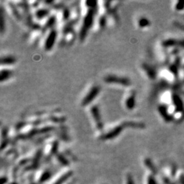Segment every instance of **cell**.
<instances>
[{
    "label": "cell",
    "instance_id": "3957f363",
    "mask_svg": "<svg viewBox=\"0 0 184 184\" xmlns=\"http://www.w3.org/2000/svg\"><path fill=\"white\" fill-rule=\"evenodd\" d=\"M52 172L49 169H45L38 171L34 177V182L38 184H43L49 182L52 178Z\"/></svg>",
    "mask_w": 184,
    "mask_h": 184
},
{
    "label": "cell",
    "instance_id": "9a60e30c",
    "mask_svg": "<svg viewBox=\"0 0 184 184\" xmlns=\"http://www.w3.org/2000/svg\"><path fill=\"white\" fill-rule=\"evenodd\" d=\"M92 115H93V117H94L95 121L96 123H97L98 125V128L101 130L102 128V122H101V119H100V114H99V111L98 109H96L95 107H93L92 109Z\"/></svg>",
    "mask_w": 184,
    "mask_h": 184
},
{
    "label": "cell",
    "instance_id": "277c9868",
    "mask_svg": "<svg viewBox=\"0 0 184 184\" xmlns=\"http://www.w3.org/2000/svg\"><path fill=\"white\" fill-rule=\"evenodd\" d=\"M177 93L171 89H166L160 95V104L164 106H168L173 102Z\"/></svg>",
    "mask_w": 184,
    "mask_h": 184
},
{
    "label": "cell",
    "instance_id": "cb8c5ba5",
    "mask_svg": "<svg viewBox=\"0 0 184 184\" xmlns=\"http://www.w3.org/2000/svg\"><path fill=\"white\" fill-rule=\"evenodd\" d=\"M178 94L179 95V96L182 98V100H184V90H180Z\"/></svg>",
    "mask_w": 184,
    "mask_h": 184
},
{
    "label": "cell",
    "instance_id": "484cf974",
    "mask_svg": "<svg viewBox=\"0 0 184 184\" xmlns=\"http://www.w3.org/2000/svg\"><path fill=\"white\" fill-rule=\"evenodd\" d=\"M99 184H104V183H99Z\"/></svg>",
    "mask_w": 184,
    "mask_h": 184
},
{
    "label": "cell",
    "instance_id": "d6986e66",
    "mask_svg": "<svg viewBox=\"0 0 184 184\" xmlns=\"http://www.w3.org/2000/svg\"><path fill=\"white\" fill-rule=\"evenodd\" d=\"M123 184H135L134 177L130 172H126L123 177Z\"/></svg>",
    "mask_w": 184,
    "mask_h": 184
},
{
    "label": "cell",
    "instance_id": "5b68a950",
    "mask_svg": "<svg viewBox=\"0 0 184 184\" xmlns=\"http://www.w3.org/2000/svg\"><path fill=\"white\" fill-rule=\"evenodd\" d=\"M142 165L144 168L147 170V172L157 175L158 174V171L157 167L153 163V160L149 157H145L142 160Z\"/></svg>",
    "mask_w": 184,
    "mask_h": 184
},
{
    "label": "cell",
    "instance_id": "ba28073f",
    "mask_svg": "<svg viewBox=\"0 0 184 184\" xmlns=\"http://www.w3.org/2000/svg\"><path fill=\"white\" fill-rule=\"evenodd\" d=\"M98 93H99V88L98 87H94L93 88H92L91 89V91L89 92L88 94L85 97L84 100L83 101V105L88 104L90 102H92L93 99L96 97V95H98Z\"/></svg>",
    "mask_w": 184,
    "mask_h": 184
},
{
    "label": "cell",
    "instance_id": "8fae6325",
    "mask_svg": "<svg viewBox=\"0 0 184 184\" xmlns=\"http://www.w3.org/2000/svg\"><path fill=\"white\" fill-rule=\"evenodd\" d=\"M122 130V126H118V127L114 128L113 130H111V132H110L106 134L105 135H104L102 136V139L104 140H109V139H114L118 136L121 133V132Z\"/></svg>",
    "mask_w": 184,
    "mask_h": 184
},
{
    "label": "cell",
    "instance_id": "4316f807",
    "mask_svg": "<svg viewBox=\"0 0 184 184\" xmlns=\"http://www.w3.org/2000/svg\"><path fill=\"white\" fill-rule=\"evenodd\" d=\"M67 184H69V183H67Z\"/></svg>",
    "mask_w": 184,
    "mask_h": 184
},
{
    "label": "cell",
    "instance_id": "6da1fadb",
    "mask_svg": "<svg viewBox=\"0 0 184 184\" xmlns=\"http://www.w3.org/2000/svg\"><path fill=\"white\" fill-rule=\"evenodd\" d=\"M179 72V71H177L174 68L170 67L169 65H167L160 70V77L162 79L164 82L177 85Z\"/></svg>",
    "mask_w": 184,
    "mask_h": 184
},
{
    "label": "cell",
    "instance_id": "ffe728a7",
    "mask_svg": "<svg viewBox=\"0 0 184 184\" xmlns=\"http://www.w3.org/2000/svg\"><path fill=\"white\" fill-rule=\"evenodd\" d=\"M150 25V21L149 19L145 17H141L139 20V26L141 28H145Z\"/></svg>",
    "mask_w": 184,
    "mask_h": 184
},
{
    "label": "cell",
    "instance_id": "e0dca14e",
    "mask_svg": "<svg viewBox=\"0 0 184 184\" xmlns=\"http://www.w3.org/2000/svg\"><path fill=\"white\" fill-rule=\"evenodd\" d=\"M175 183V184H184V170L177 171Z\"/></svg>",
    "mask_w": 184,
    "mask_h": 184
},
{
    "label": "cell",
    "instance_id": "4fadbf2b",
    "mask_svg": "<svg viewBox=\"0 0 184 184\" xmlns=\"http://www.w3.org/2000/svg\"><path fill=\"white\" fill-rule=\"evenodd\" d=\"M171 8L174 12H182L184 10V1H173L172 2Z\"/></svg>",
    "mask_w": 184,
    "mask_h": 184
},
{
    "label": "cell",
    "instance_id": "7c38bea8",
    "mask_svg": "<svg viewBox=\"0 0 184 184\" xmlns=\"http://www.w3.org/2000/svg\"><path fill=\"white\" fill-rule=\"evenodd\" d=\"M55 37H56V32L53 30V31H51V34H49L47 38V40L46 41L45 47L47 50H50V49L53 46L54 41L55 40Z\"/></svg>",
    "mask_w": 184,
    "mask_h": 184
},
{
    "label": "cell",
    "instance_id": "9c48e42d",
    "mask_svg": "<svg viewBox=\"0 0 184 184\" xmlns=\"http://www.w3.org/2000/svg\"><path fill=\"white\" fill-rule=\"evenodd\" d=\"M105 80L107 83H115L123 85H130V81H129L128 79L125 78H117L116 76H108Z\"/></svg>",
    "mask_w": 184,
    "mask_h": 184
},
{
    "label": "cell",
    "instance_id": "603a6c76",
    "mask_svg": "<svg viewBox=\"0 0 184 184\" xmlns=\"http://www.w3.org/2000/svg\"><path fill=\"white\" fill-rule=\"evenodd\" d=\"M40 12H38L37 13V15L38 16H45L46 13H47V11H46V10H39Z\"/></svg>",
    "mask_w": 184,
    "mask_h": 184
},
{
    "label": "cell",
    "instance_id": "7402d4cb",
    "mask_svg": "<svg viewBox=\"0 0 184 184\" xmlns=\"http://www.w3.org/2000/svg\"><path fill=\"white\" fill-rule=\"evenodd\" d=\"M173 24H174V25L177 27V28L182 30V32H184V25L182 24L178 21H174Z\"/></svg>",
    "mask_w": 184,
    "mask_h": 184
},
{
    "label": "cell",
    "instance_id": "7a4b0ae2",
    "mask_svg": "<svg viewBox=\"0 0 184 184\" xmlns=\"http://www.w3.org/2000/svg\"><path fill=\"white\" fill-rule=\"evenodd\" d=\"M73 171L69 168H66L55 175L50 180L49 184H66L68 179L72 178Z\"/></svg>",
    "mask_w": 184,
    "mask_h": 184
},
{
    "label": "cell",
    "instance_id": "5bb4252c",
    "mask_svg": "<svg viewBox=\"0 0 184 184\" xmlns=\"http://www.w3.org/2000/svg\"><path fill=\"white\" fill-rule=\"evenodd\" d=\"M156 176L155 175L147 172L144 177V184H159Z\"/></svg>",
    "mask_w": 184,
    "mask_h": 184
},
{
    "label": "cell",
    "instance_id": "52a82bcc",
    "mask_svg": "<svg viewBox=\"0 0 184 184\" xmlns=\"http://www.w3.org/2000/svg\"><path fill=\"white\" fill-rule=\"evenodd\" d=\"M141 67L148 79H150V80H155L156 78V72L152 67H151L149 65L146 64H142Z\"/></svg>",
    "mask_w": 184,
    "mask_h": 184
},
{
    "label": "cell",
    "instance_id": "30bf717a",
    "mask_svg": "<svg viewBox=\"0 0 184 184\" xmlns=\"http://www.w3.org/2000/svg\"><path fill=\"white\" fill-rule=\"evenodd\" d=\"M55 156L57 160L59 163V164H61L62 166H64L65 168H69L70 165V162L67 156L62 154V153H57Z\"/></svg>",
    "mask_w": 184,
    "mask_h": 184
},
{
    "label": "cell",
    "instance_id": "d4e9b609",
    "mask_svg": "<svg viewBox=\"0 0 184 184\" xmlns=\"http://www.w3.org/2000/svg\"><path fill=\"white\" fill-rule=\"evenodd\" d=\"M182 69L184 70V62H182Z\"/></svg>",
    "mask_w": 184,
    "mask_h": 184
},
{
    "label": "cell",
    "instance_id": "ac0fdd59",
    "mask_svg": "<svg viewBox=\"0 0 184 184\" xmlns=\"http://www.w3.org/2000/svg\"><path fill=\"white\" fill-rule=\"evenodd\" d=\"M135 105V93H133L129 96V98L126 100V106L129 109H133Z\"/></svg>",
    "mask_w": 184,
    "mask_h": 184
},
{
    "label": "cell",
    "instance_id": "2e32d148",
    "mask_svg": "<svg viewBox=\"0 0 184 184\" xmlns=\"http://www.w3.org/2000/svg\"><path fill=\"white\" fill-rule=\"evenodd\" d=\"M172 122H177V123H181L184 120V109L179 110L177 112L172 115Z\"/></svg>",
    "mask_w": 184,
    "mask_h": 184
},
{
    "label": "cell",
    "instance_id": "8992f818",
    "mask_svg": "<svg viewBox=\"0 0 184 184\" xmlns=\"http://www.w3.org/2000/svg\"><path fill=\"white\" fill-rule=\"evenodd\" d=\"M158 112L159 113V115L162 119L163 122L166 123H169L170 122H172L171 117L170 116L168 111H167L166 106H164L163 105H159L158 107Z\"/></svg>",
    "mask_w": 184,
    "mask_h": 184
},
{
    "label": "cell",
    "instance_id": "44dd1931",
    "mask_svg": "<svg viewBox=\"0 0 184 184\" xmlns=\"http://www.w3.org/2000/svg\"><path fill=\"white\" fill-rule=\"evenodd\" d=\"M15 62V58H13L12 57H6L5 58L2 59V64H13Z\"/></svg>",
    "mask_w": 184,
    "mask_h": 184
}]
</instances>
